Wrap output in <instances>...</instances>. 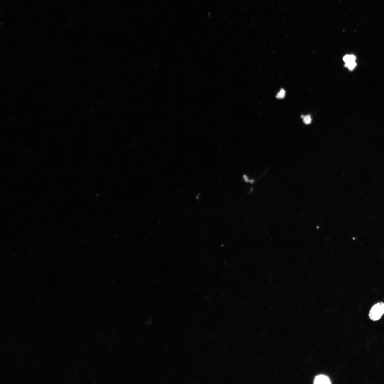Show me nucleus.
Masks as SVG:
<instances>
[{
  "mask_svg": "<svg viewBox=\"0 0 384 384\" xmlns=\"http://www.w3.org/2000/svg\"><path fill=\"white\" fill-rule=\"evenodd\" d=\"M343 60L345 63H347L352 62H355L356 60L355 56L354 55H346L343 57Z\"/></svg>",
  "mask_w": 384,
  "mask_h": 384,
  "instance_id": "7ed1b4c3",
  "label": "nucleus"
},
{
  "mask_svg": "<svg viewBox=\"0 0 384 384\" xmlns=\"http://www.w3.org/2000/svg\"><path fill=\"white\" fill-rule=\"evenodd\" d=\"M384 314V303L380 302L375 305L370 310L369 314L370 319L377 321L381 318Z\"/></svg>",
  "mask_w": 384,
  "mask_h": 384,
  "instance_id": "f257e3e1",
  "label": "nucleus"
},
{
  "mask_svg": "<svg viewBox=\"0 0 384 384\" xmlns=\"http://www.w3.org/2000/svg\"><path fill=\"white\" fill-rule=\"evenodd\" d=\"M345 67L347 68L350 71H353V70L355 68L356 66V63L355 62H352L347 63H345Z\"/></svg>",
  "mask_w": 384,
  "mask_h": 384,
  "instance_id": "20e7f679",
  "label": "nucleus"
},
{
  "mask_svg": "<svg viewBox=\"0 0 384 384\" xmlns=\"http://www.w3.org/2000/svg\"><path fill=\"white\" fill-rule=\"evenodd\" d=\"M303 122L306 125L310 124L311 121V119L310 115H306L303 117Z\"/></svg>",
  "mask_w": 384,
  "mask_h": 384,
  "instance_id": "423d86ee",
  "label": "nucleus"
},
{
  "mask_svg": "<svg viewBox=\"0 0 384 384\" xmlns=\"http://www.w3.org/2000/svg\"><path fill=\"white\" fill-rule=\"evenodd\" d=\"M285 91L283 89H282L276 96V98L278 99H283L285 96Z\"/></svg>",
  "mask_w": 384,
  "mask_h": 384,
  "instance_id": "39448f33",
  "label": "nucleus"
},
{
  "mask_svg": "<svg viewBox=\"0 0 384 384\" xmlns=\"http://www.w3.org/2000/svg\"><path fill=\"white\" fill-rule=\"evenodd\" d=\"M314 383L328 384H331V382L329 378L327 376L320 375L317 376L316 377L314 380Z\"/></svg>",
  "mask_w": 384,
  "mask_h": 384,
  "instance_id": "f03ea898",
  "label": "nucleus"
}]
</instances>
